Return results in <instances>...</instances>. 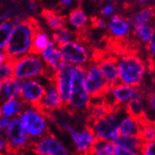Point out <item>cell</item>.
Returning a JSON list of instances; mask_svg holds the SVG:
<instances>
[{"label":"cell","instance_id":"obj_40","mask_svg":"<svg viewBox=\"0 0 155 155\" xmlns=\"http://www.w3.org/2000/svg\"><path fill=\"white\" fill-rule=\"evenodd\" d=\"M12 152L9 146V143L7 142L6 138L1 135L0 137V154L1 155H11Z\"/></svg>","mask_w":155,"mask_h":155},{"label":"cell","instance_id":"obj_17","mask_svg":"<svg viewBox=\"0 0 155 155\" xmlns=\"http://www.w3.org/2000/svg\"><path fill=\"white\" fill-rule=\"evenodd\" d=\"M40 56L45 61L46 66L52 69L56 73L66 64L64 57L60 51L59 45H56L53 41H51L48 48L40 53Z\"/></svg>","mask_w":155,"mask_h":155},{"label":"cell","instance_id":"obj_3","mask_svg":"<svg viewBox=\"0 0 155 155\" xmlns=\"http://www.w3.org/2000/svg\"><path fill=\"white\" fill-rule=\"evenodd\" d=\"M126 107H116L106 115L98 119H90L88 125L94 131L97 140L113 142L117 138L119 134V124L122 117L127 114Z\"/></svg>","mask_w":155,"mask_h":155},{"label":"cell","instance_id":"obj_29","mask_svg":"<svg viewBox=\"0 0 155 155\" xmlns=\"http://www.w3.org/2000/svg\"><path fill=\"white\" fill-rule=\"evenodd\" d=\"M51 41V35L45 31L44 29L39 28L33 40V52L40 54L43 50L48 48Z\"/></svg>","mask_w":155,"mask_h":155},{"label":"cell","instance_id":"obj_6","mask_svg":"<svg viewBox=\"0 0 155 155\" xmlns=\"http://www.w3.org/2000/svg\"><path fill=\"white\" fill-rule=\"evenodd\" d=\"M14 78L19 81L38 79L45 76L48 66L40 54L32 52L13 61Z\"/></svg>","mask_w":155,"mask_h":155},{"label":"cell","instance_id":"obj_32","mask_svg":"<svg viewBox=\"0 0 155 155\" xmlns=\"http://www.w3.org/2000/svg\"><path fill=\"white\" fill-rule=\"evenodd\" d=\"M112 109L108 106L105 102H100V103H96L94 105H91L89 109V114H90V118L92 120L94 119H98L102 116L106 115Z\"/></svg>","mask_w":155,"mask_h":155},{"label":"cell","instance_id":"obj_34","mask_svg":"<svg viewBox=\"0 0 155 155\" xmlns=\"http://www.w3.org/2000/svg\"><path fill=\"white\" fill-rule=\"evenodd\" d=\"M140 136L144 142H150L155 140V124L143 122Z\"/></svg>","mask_w":155,"mask_h":155},{"label":"cell","instance_id":"obj_25","mask_svg":"<svg viewBox=\"0 0 155 155\" xmlns=\"http://www.w3.org/2000/svg\"><path fill=\"white\" fill-rule=\"evenodd\" d=\"M144 143L140 135H119L114 141L115 147L130 150H141Z\"/></svg>","mask_w":155,"mask_h":155},{"label":"cell","instance_id":"obj_24","mask_svg":"<svg viewBox=\"0 0 155 155\" xmlns=\"http://www.w3.org/2000/svg\"><path fill=\"white\" fill-rule=\"evenodd\" d=\"M134 26L153 24L155 21V9L151 6H144L135 10L130 16Z\"/></svg>","mask_w":155,"mask_h":155},{"label":"cell","instance_id":"obj_5","mask_svg":"<svg viewBox=\"0 0 155 155\" xmlns=\"http://www.w3.org/2000/svg\"><path fill=\"white\" fill-rule=\"evenodd\" d=\"M93 97L85 87V68L81 66L73 67L72 91L69 103L66 108L75 113L89 111Z\"/></svg>","mask_w":155,"mask_h":155},{"label":"cell","instance_id":"obj_8","mask_svg":"<svg viewBox=\"0 0 155 155\" xmlns=\"http://www.w3.org/2000/svg\"><path fill=\"white\" fill-rule=\"evenodd\" d=\"M2 135L9 143L12 153L26 151L29 148H31L33 145V142L28 134L19 117L14 118L11 121L9 128L4 131Z\"/></svg>","mask_w":155,"mask_h":155},{"label":"cell","instance_id":"obj_21","mask_svg":"<svg viewBox=\"0 0 155 155\" xmlns=\"http://www.w3.org/2000/svg\"><path fill=\"white\" fill-rule=\"evenodd\" d=\"M143 121L130 114L123 116L119 124L120 135H140Z\"/></svg>","mask_w":155,"mask_h":155},{"label":"cell","instance_id":"obj_9","mask_svg":"<svg viewBox=\"0 0 155 155\" xmlns=\"http://www.w3.org/2000/svg\"><path fill=\"white\" fill-rule=\"evenodd\" d=\"M85 68V87L93 99L104 97L110 86L101 72L97 61H92Z\"/></svg>","mask_w":155,"mask_h":155},{"label":"cell","instance_id":"obj_27","mask_svg":"<svg viewBox=\"0 0 155 155\" xmlns=\"http://www.w3.org/2000/svg\"><path fill=\"white\" fill-rule=\"evenodd\" d=\"M44 19L45 21L46 26L52 31H55L57 29L66 27V19L65 16H63L58 12H52V11H45L44 13Z\"/></svg>","mask_w":155,"mask_h":155},{"label":"cell","instance_id":"obj_20","mask_svg":"<svg viewBox=\"0 0 155 155\" xmlns=\"http://www.w3.org/2000/svg\"><path fill=\"white\" fill-rule=\"evenodd\" d=\"M26 107V104L19 98H12L4 100L0 106V116L9 118L11 120L17 118L21 115Z\"/></svg>","mask_w":155,"mask_h":155},{"label":"cell","instance_id":"obj_33","mask_svg":"<svg viewBox=\"0 0 155 155\" xmlns=\"http://www.w3.org/2000/svg\"><path fill=\"white\" fill-rule=\"evenodd\" d=\"M14 78L13 61L7 60L5 63L0 64V81H7Z\"/></svg>","mask_w":155,"mask_h":155},{"label":"cell","instance_id":"obj_11","mask_svg":"<svg viewBox=\"0 0 155 155\" xmlns=\"http://www.w3.org/2000/svg\"><path fill=\"white\" fill-rule=\"evenodd\" d=\"M31 150L36 155H76L73 150L51 134L34 142Z\"/></svg>","mask_w":155,"mask_h":155},{"label":"cell","instance_id":"obj_37","mask_svg":"<svg viewBox=\"0 0 155 155\" xmlns=\"http://www.w3.org/2000/svg\"><path fill=\"white\" fill-rule=\"evenodd\" d=\"M92 26L99 30L108 29V20L103 17H95L92 20Z\"/></svg>","mask_w":155,"mask_h":155},{"label":"cell","instance_id":"obj_44","mask_svg":"<svg viewBox=\"0 0 155 155\" xmlns=\"http://www.w3.org/2000/svg\"><path fill=\"white\" fill-rule=\"evenodd\" d=\"M11 119L3 117V116H0V130H1V133L3 134L4 131L9 128L10 124H11Z\"/></svg>","mask_w":155,"mask_h":155},{"label":"cell","instance_id":"obj_18","mask_svg":"<svg viewBox=\"0 0 155 155\" xmlns=\"http://www.w3.org/2000/svg\"><path fill=\"white\" fill-rule=\"evenodd\" d=\"M66 27L77 33L82 31L90 23V18L81 7H77L76 9L69 12L65 16Z\"/></svg>","mask_w":155,"mask_h":155},{"label":"cell","instance_id":"obj_43","mask_svg":"<svg viewBox=\"0 0 155 155\" xmlns=\"http://www.w3.org/2000/svg\"><path fill=\"white\" fill-rule=\"evenodd\" d=\"M147 106L150 111L155 113V94H150L147 96Z\"/></svg>","mask_w":155,"mask_h":155},{"label":"cell","instance_id":"obj_23","mask_svg":"<svg viewBox=\"0 0 155 155\" xmlns=\"http://www.w3.org/2000/svg\"><path fill=\"white\" fill-rule=\"evenodd\" d=\"M21 92V81L12 78V79L0 81V95L4 100L19 98Z\"/></svg>","mask_w":155,"mask_h":155},{"label":"cell","instance_id":"obj_13","mask_svg":"<svg viewBox=\"0 0 155 155\" xmlns=\"http://www.w3.org/2000/svg\"><path fill=\"white\" fill-rule=\"evenodd\" d=\"M38 107L48 115H51L64 107L60 92L54 81H50L46 84L45 95Z\"/></svg>","mask_w":155,"mask_h":155},{"label":"cell","instance_id":"obj_4","mask_svg":"<svg viewBox=\"0 0 155 155\" xmlns=\"http://www.w3.org/2000/svg\"><path fill=\"white\" fill-rule=\"evenodd\" d=\"M19 118L33 143L49 134L48 114L38 106L26 105Z\"/></svg>","mask_w":155,"mask_h":155},{"label":"cell","instance_id":"obj_26","mask_svg":"<svg viewBox=\"0 0 155 155\" xmlns=\"http://www.w3.org/2000/svg\"><path fill=\"white\" fill-rule=\"evenodd\" d=\"M153 33V26L152 24H145V25H137L134 26L133 28V37L141 45H148L151 40Z\"/></svg>","mask_w":155,"mask_h":155},{"label":"cell","instance_id":"obj_19","mask_svg":"<svg viewBox=\"0 0 155 155\" xmlns=\"http://www.w3.org/2000/svg\"><path fill=\"white\" fill-rule=\"evenodd\" d=\"M98 65L101 69V72L105 78L109 86H114L119 83V74H118V66L116 58L113 57H102L97 60Z\"/></svg>","mask_w":155,"mask_h":155},{"label":"cell","instance_id":"obj_2","mask_svg":"<svg viewBox=\"0 0 155 155\" xmlns=\"http://www.w3.org/2000/svg\"><path fill=\"white\" fill-rule=\"evenodd\" d=\"M119 74V83L139 88L148 72L146 61L133 53L122 54L116 58Z\"/></svg>","mask_w":155,"mask_h":155},{"label":"cell","instance_id":"obj_7","mask_svg":"<svg viewBox=\"0 0 155 155\" xmlns=\"http://www.w3.org/2000/svg\"><path fill=\"white\" fill-rule=\"evenodd\" d=\"M66 64L73 66L86 67L93 60L92 49L86 43L79 39L59 46Z\"/></svg>","mask_w":155,"mask_h":155},{"label":"cell","instance_id":"obj_22","mask_svg":"<svg viewBox=\"0 0 155 155\" xmlns=\"http://www.w3.org/2000/svg\"><path fill=\"white\" fill-rule=\"evenodd\" d=\"M146 106L147 96L140 88H137L134 97L125 107L128 114L135 116V117L141 118L146 112Z\"/></svg>","mask_w":155,"mask_h":155},{"label":"cell","instance_id":"obj_15","mask_svg":"<svg viewBox=\"0 0 155 155\" xmlns=\"http://www.w3.org/2000/svg\"><path fill=\"white\" fill-rule=\"evenodd\" d=\"M73 65L66 64L60 71H58L54 78V82L60 92V95L63 100L64 107L69 103V99L72 91V81H73Z\"/></svg>","mask_w":155,"mask_h":155},{"label":"cell","instance_id":"obj_31","mask_svg":"<svg viewBox=\"0 0 155 155\" xmlns=\"http://www.w3.org/2000/svg\"><path fill=\"white\" fill-rule=\"evenodd\" d=\"M15 21H4L0 25V49L4 50L9 42L12 30L14 28Z\"/></svg>","mask_w":155,"mask_h":155},{"label":"cell","instance_id":"obj_10","mask_svg":"<svg viewBox=\"0 0 155 155\" xmlns=\"http://www.w3.org/2000/svg\"><path fill=\"white\" fill-rule=\"evenodd\" d=\"M67 134L71 139L73 150L76 155H88L97 140L89 125L74 126L68 130Z\"/></svg>","mask_w":155,"mask_h":155},{"label":"cell","instance_id":"obj_1","mask_svg":"<svg viewBox=\"0 0 155 155\" xmlns=\"http://www.w3.org/2000/svg\"><path fill=\"white\" fill-rule=\"evenodd\" d=\"M40 28L33 18L16 21L6 48L8 59L14 61L33 52V40Z\"/></svg>","mask_w":155,"mask_h":155},{"label":"cell","instance_id":"obj_35","mask_svg":"<svg viewBox=\"0 0 155 155\" xmlns=\"http://www.w3.org/2000/svg\"><path fill=\"white\" fill-rule=\"evenodd\" d=\"M116 9L117 8H116V5L114 2H107L101 6V8L98 11V13L100 17L110 19L114 14H116Z\"/></svg>","mask_w":155,"mask_h":155},{"label":"cell","instance_id":"obj_16","mask_svg":"<svg viewBox=\"0 0 155 155\" xmlns=\"http://www.w3.org/2000/svg\"><path fill=\"white\" fill-rule=\"evenodd\" d=\"M137 88L117 83L109 88L104 97H108L114 107H125L136 94Z\"/></svg>","mask_w":155,"mask_h":155},{"label":"cell","instance_id":"obj_30","mask_svg":"<svg viewBox=\"0 0 155 155\" xmlns=\"http://www.w3.org/2000/svg\"><path fill=\"white\" fill-rule=\"evenodd\" d=\"M115 146L113 142L97 140L88 155H114Z\"/></svg>","mask_w":155,"mask_h":155},{"label":"cell","instance_id":"obj_42","mask_svg":"<svg viewBox=\"0 0 155 155\" xmlns=\"http://www.w3.org/2000/svg\"><path fill=\"white\" fill-rule=\"evenodd\" d=\"M114 155H142L141 150H130L115 147Z\"/></svg>","mask_w":155,"mask_h":155},{"label":"cell","instance_id":"obj_14","mask_svg":"<svg viewBox=\"0 0 155 155\" xmlns=\"http://www.w3.org/2000/svg\"><path fill=\"white\" fill-rule=\"evenodd\" d=\"M134 25L130 18L116 13L108 19V34L115 40H125L133 34Z\"/></svg>","mask_w":155,"mask_h":155},{"label":"cell","instance_id":"obj_41","mask_svg":"<svg viewBox=\"0 0 155 155\" xmlns=\"http://www.w3.org/2000/svg\"><path fill=\"white\" fill-rule=\"evenodd\" d=\"M75 3L76 2L72 1V0H61L59 6L61 7V10H69V12H71L72 10L76 9L77 7H79V5Z\"/></svg>","mask_w":155,"mask_h":155},{"label":"cell","instance_id":"obj_36","mask_svg":"<svg viewBox=\"0 0 155 155\" xmlns=\"http://www.w3.org/2000/svg\"><path fill=\"white\" fill-rule=\"evenodd\" d=\"M152 26H153V33L150 42L147 45V51H148L149 57L150 58V60L153 63H155V21L153 22Z\"/></svg>","mask_w":155,"mask_h":155},{"label":"cell","instance_id":"obj_12","mask_svg":"<svg viewBox=\"0 0 155 155\" xmlns=\"http://www.w3.org/2000/svg\"><path fill=\"white\" fill-rule=\"evenodd\" d=\"M44 76L38 79L21 81L20 98L28 106H39L45 95V86L50 81L44 82Z\"/></svg>","mask_w":155,"mask_h":155},{"label":"cell","instance_id":"obj_38","mask_svg":"<svg viewBox=\"0 0 155 155\" xmlns=\"http://www.w3.org/2000/svg\"><path fill=\"white\" fill-rule=\"evenodd\" d=\"M24 12H26V13L31 15V16H34L39 12V5L37 4V2L34 1H30V2H27L25 8H23Z\"/></svg>","mask_w":155,"mask_h":155},{"label":"cell","instance_id":"obj_28","mask_svg":"<svg viewBox=\"0 0 155 155\" xmlns=\"http://www.w3.org/2000/svg\"><path fill=\"white\" fill-rule=\"evenodd\" d=\"M77 39V35L75 32H73L71 29H69L67 27L61 28L60 29H57L55 31H52L51 34V40L56 45H63L67 43H70Z\"/></svg>","mask_w":155,"mask_h":155},{"label":"cell","instance_id":"obj_45","mask_svg":"<svg viewBox=\"0 0 155 155\" xmlns=\"http://www.w3.org/2000/svg\"><path fill=\"white\" fill-rule=\"evenodd\" d=\"M11 155H35V153H33V154H28V153H27V150H26V151L14 152V153H12Z\"/></svg>","mask_w":155,"mask_h":155},{"label":"cell","instance_id":"obj_39","mask_svg":"<svg viewBox=\"0 0 155 155\" xmlns=\"http://www.w3.org/2000/svg\"><path fill=\"white\" fill-rule=\"evenodd\" d=\"M142 155H155V140L145 142L142 150H141Z\"/></svg>","mask_w":155,"mask_h":155}]
</instances>
